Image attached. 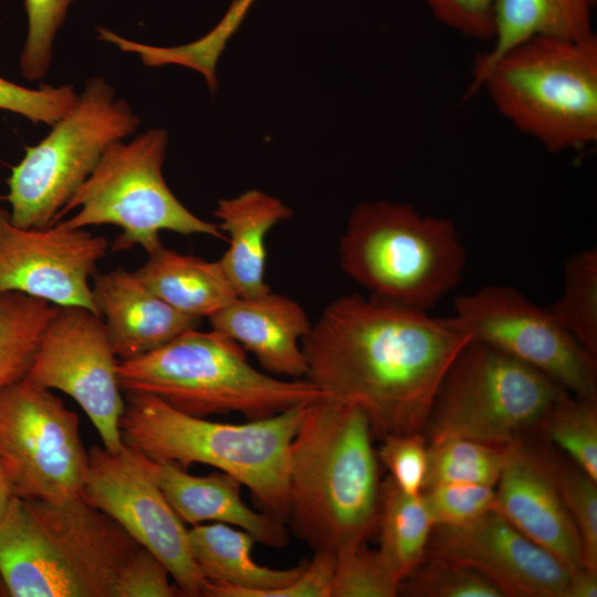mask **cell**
<instances>
[{"mask_svg":"<svg viewBox=\"0 0 597 597\" xmlns=\"http://www.w3.org/2000/svg\"><path fill=\"white\" fill-rule=\"evenodd\" d=\"M470 342L453 316L350 294L323 310L301 345L305 378L359 407L383 439L423 432L443 378Z\"/></svg>","mask_w":597,"mask_h":597,"instance_id":"1","label":"cell"},{"mask_svg":"<svg viewBox=\"0 0 597 597\" xmlns=\"http://www.w3.org/2000/svg\"><path fill=\"white\" fill-rule=\"evenodd\" d=\"M373 430L356 405L307 404L289 462V530L314 552L366 543L377 532L381 482Z\"/></svg>","mask_w":597,"mask_h":597,"instance_id":"2","label":"cell"},{"mask_svg":"<svg viewBox=\"0 0 597 597\" xmlns=\"http://www.w3.org/2000/svg\"><path fill=\"white\" fill-rule=\"evenodd\" d=\"M139 547L82 498L14 496L0 519V577L13 597H114L122 567Z\"/></svg>","mask_w":597,"mask_h":597,"instance_id":"3","label":"cell"},{"mask_svg":"<svg viewBox=\"0 0 597 597\" xmlns=\"http://www.w3.org/2000/svg\"><path fill=\"white\" fill-rule=\"evenodd\" d=\"M125 394L124 443L151 460L184 468L202 463L229 473L250 490L261 512L286 522L290 449L307 404L224 423L187 415L148 394Z\"/></svg>","mask_w":597,"mask_h":597,"instance_id":"4","label":"cell"},{"mask_svg":"<svg viewBox=\"0 0 597 597\" xmlns=\"http://www.w3.org/2000/svg\"><path fill=\"white\" fill-rule=\"evenodd\" d=\"M118 378L124 392L148 394L201 418L237 412L262 419L329 395L306 378L280 379L255 369L241 345L213 329L190 328L119 360Z\"/></svg>","mask_w":597,"mask_h":597,"instance_id":"5","label":"cell"},{"mask_svg":"<svg viewBox=\"0 0 597 597\" xmlns=\"http://www.w3.org/2000/svg\"><path fill=\"white\" fill-rule=\"evenodd\" d=\"M467 254L454 224L407 203L365 202L339 242L343 271L374 296L428 311L460 282Z\"/></svg>","mask_w":597,"mask_h":597,"instance_id":"6","label":"cell"},{"mask_svg":"<svg viewBox=\"0 0 597 597\" xmlns=\"http://www.w3.org/2000/svg\"><path fill=\"white\" fill-rule=\"evenodd\" d=\"M498 111L547 150L597 139V39L536 38L502 55L483 77Z\"/></svg>","mask_w":597,"mask_h":597,"instance_id":"7","label":"cell"},{"mask_svg":"<svg viewBox=\"0 0 597 597\" xmlns=\"http://www.w3.org/2000/svg\"><path fill=\"white\" fill-rule=\"evenodd\" d=\"M167 144V133L151 128L109 145L55 222L69 229L121 228L113 252L139 245L150 253L163 245L161 231L226 240L218 224L193 214L169 189L163 176Z\"/></svg>","mask_w":597,"mask_h":597,"instance_id":"8","label":"cell"},{"mask_svg":"<svg viewBox=\"0 0 597 597\" xmlns=\"http://www.w3.org/2000/svg\"><path fill=\"white\" fill-rule=\"evenodd\" d=\"M565 394L535 368L471 341L443 378L422 433L428 444L468 439L505 447Z\"/></svg>","mask_w":597,"mask_h":597,"instance_id":"9","label":"cell"},{"mask_svg":"<svg viewBox=\"0 0 597 597\" xmlns=\"http://www.w3.org/2000/svg\"><path fill=\"white\" fill-rule=\"evenodd\" d=\"M138 125L128 103L116 100L104 78L87 80L74 106L12 167L4 197L11 222L20 228L52 226L107 147Z\"/></svg>","mask_w":597,"mask_h":597,"instance_id":"10","label":"cell"},{"mask_svg":"<svg viewBox=\"0 0 597 597\" xmlns=\"http://www.w3.org/2000/svg\"><path fill=\"white\" fill-rule=\"evenodd\" d=\"M0 463L18 498L54 503L82 498L90 458L77 415L27 378L1 389Z\"/></svg>","mask_w":597,"mask_h":597,"instance_id":"11","label":"cell"},{"mask_svg":"<svg viewBox=\"0 0 597 597\" xmlns=\"http://www.w3.org/2000/svg\"><path fill=\"white\" fill-rule=\"evenodd\" d=\"M471 341L488 344L541 371L569 395L597 402L596 355L546 310L505 285L458 296L454 315Z\"/></svg>","mask_w":597,"mask_h":597,"instance_id":"12","label":"cell"},{"mask_svg":"<svg viewBox=\"0 0 597 597\" xmlns=\"http://www.w3.org/2000/svg\"><path fill=\"white\" fill-rule=\"evenodd\" d=\"M82 499L113 519L167 567L182 596H203L207 579L191 554L188 530L158 486L149 459L124 443L88 450Z\"/></svg>","mask_w":597,"mask_h":597,"instance_id":"13","label":"cell"},{"mask_svg":"<svg viewBox=\"0 0 597 597\" xmlns=\"http://www.w3.org/2000/svg\"><path fill=\"white\" fill-rule=\"evenodd\" d=\"M118 364L97 313L57 306L25 378L75 400L98 432L102 446L116 452L124 444L121 419L125 410Z\"/></svg>","mask_w":597,"mask_h":597,"instance_id":"14","label":"cell"},{"mask_svg":"<svg viewBox=\"0 0 597 597\" xmlns=\"http://www.w3.org/2000/svg\"><path fill=\"white\" fill-rule=\"evenodd\" d=\"M107 249L105 238L60 222L45 228L17 227L9 211L0 208V291L98 314L90 281Z\"/></svg>","mask_w":597,"mask_h":597,"instance_id":"15","label":"cell"},{"mask_svg":"<svg viewBox=\"0 0 597 597\" xmlns=\"http://www.w3.org/2000/svg\"><path fill=\"white\" fill-rule=\"evenodd\" d=\"M428 557L473 569L504 597H567L569 572L498 510L453 526H433Z\"/></svg>","mask_w":597,"mask_h":597,"instance_id":"16","label":"cell"},{"mask_svg":"<svg viewBox=\"0 0 597 597\" xmlns=\"http://www.w3.org/2000/svg\"><path fill=\"white\" fill-rule=\"evenodd\" d=\"M496 510L522 534L553 554L569 574L584 567L582 544L546 449L522 437L505 446L494 486Z\"/></svg>","mask_w":597,"mask_h":597,"instance_id":"17","label":"cell"},{"mask_svg":"<svg viewBox=\"0 0 597 597\" xmlns=\"http://www.w3.org/2000/svg\"><path fill=\"white\" fill-rule=\"evenodd\" d=\"M208 320L211 329L252 353L268 374L290 379L306 377L301 343L312 324L296 301L271 291L253 297L238 296Z\"/></svg>","mask_w":597,"mask_h":597,"instance_id":"18","label":"cell"},{"mask_svg":"<svg viewBox=\"0 0 597 597\" xmlns=\"http://www.w3.org/2000/svg\"><path fill=\"white\" fill-rule=\"evenodd\" d=\"M92 294L119 360L147 354L201 323L176 311L123 268L95 273Z\"/></svg>","mask_w":597,"mask_h":597,"instance_id":"19","label":"cell"},{"mask_svg":"<svg viewBox=\"0 0 597 597\" xmlns=\"http://www.w3.org/2000/svg\"><path fill=\"white\" fill-rule=\"evenodd\" d=\"M149 468L184 523L192 526L206 522L224 523L247 531L256 542L270 547L283 548L289 544L286 524L249 507L241 498L243 484L233 475L222 471L193 475L169 460L149 459Z\"/></svg>","mask_w":597,"mask_h":597,"instance_id":"20","label":"cell"},{"mask_svg":"<svg viewBox=\"0 0 597 597\" xmlns=\"http://www.w3.org/2000/svg\"><path fill=\"white\" fill-rule=\"evenodd\" d=\"M193 559L207 579L203 596L276 597L305 569L307 559L285 569L258 564L255 538L224 523H203L188 530Z\"/></svg>","mask_w":597,"mask_h":597,"instance_id":"21","label":"cell"},{"mask_svg":"<svg viewBox=\"0 0 597 597\" xmlns=\"http://www.w3.org/2000/svg\"><path fill=\"white\" fill-rule=\"evenodd\" d=\"M292 213L280 199L258 189L218 201L213 214L230 243L219 262L238 296L253 297L271 291L265 282L266 234Z\"/></svg>","mask_w":597,"mask_h":597,"instance_id":"22","label":"cell"},{"mask_svg":"<svg viewBox=\"0 0 597 597\" xmlns=\"http://www.w3.org/2000/svg\"><path fill=\"white\" fill-rule=\"evenodd\" d=\"M591 8L593 0H496L493 46L476 59L468 96L479 91L483 77L502 55L524 42L591 36Z\"/></svg>","mask_w":597,"mask_h":597,"instance_id":"23","label":"cell"},{"mask_svg":"<svg viewBox=\"0 0 597 597\" xmlns=\"http://www.w3.org/2000/svg\"><path fill=\"white\" fill-rule=\"evenodd\" d=\"M135 274L168 305L195 318L209 317L238 297L219 260L205 261L164 245L148 253Z\"/></svg>","mask_w":597,"mask_h":597,"instance_id":"24","label":"cell"},{"mask_svg":"<svg viewBox=\"0 0 597 597\" xmlns=\"http://www.w3.org/2000/svg\"><path fill=\"white\" fill-rule=\"evenodd\" d=\"M433 526L421 493H405L390 476L381 482L379 551L401 582L426 559Z\"/></svg>","mask_w":597,"mask_h":597,"instance_id":"25","label":"cell"},{"mask_svg":"<svg viewBox=\"0 0 597 597\" xmlns=\"http://www.w3.org/2000/svg\"><path fill=\"white\" fill-rule=\"evenodd\" d=\"M56 308L33 296L0 291V390L25 378Z\"/></svg>","mask_w":597,"mask_h":597,"instance_id":"26","label":"cell"},{"mask_svg":"<svg viewBox=\"0 0 597 597\" xmlns=\"http://www.w3.org/2000/svg\"><path fill=\"white\" fill-rule=\"evenodd\" d=\"M254 0H233L221 21L206 35L190 43L161 48L124 39L113 31L106 34V41L121 51L136 53L146 66L176 64L201 73L214 92L218 82L216 66L231 35L238 30Z\"/></svg>","mask_w":597,"mask_h":597,"instance_id":"27","label":"cell"},{"mask_svg":"<svg viewBox=\"0 0 597 597\" xmlns=\"http://www.w3.org/2000/svg\"><path fill=\"white\" fill-rule=\"evenodd\" d=\"M556 322L588 352L597 355V250L567 260L561 297L547 308Z\"/></svg>","mask_w":597,"mask_h":597,"instance_id":"28","label":"cell"},{"mask_svg":"<svg viewBox=\"0 0 597 597\" xmlns=\"http://www.w3.org/2000/svg\"><path fill=\"white\" fill-rule=\"evenodd\" d=\"M504 453L505 447L468 439L429 443L423 489L448 483L494 488L502 471Z\"/></svg>","mask_w":597,"mask_h":597,"instance_id":"29","label":"cell"},{"mask_svg":"<svg viewBox=\"0 0 597 597\" xmlns=\"http://www.w3.org/2000/svg\"><path fill=\"white\" fill-rule=\"evenodd\" d=\"M545 439L597 481V402L565 394L536 426Z\"/></svg>","mask_w":597,"mask_h":597,"instance_id":"30","label":"cell"},{"mask_svg":"<svg viewBox=\"0 0 597 597\" xmlns=\"http://www.w3.org/2000/svg\"><path fill=\"white\" fill-rule=\"evenodd\" d=\"M400 585L379 549L360 543L335 552L332 597H396Z\"/></svg>","mask_w":597,"mask_h":597,"instance_id":"31","label":"cell"},{"mask_svg":"<svg viewBox=\"0 0 597 597\" xmlns=\"http://www.w3.org/2000/svg\"><path fill=\"white\" fill-rule=\"evenodd\" d=\"M410 597H504L484 576L441 558L428 557L400 585Z\"/></svg>","mask_w":597,"mask_h":597,"instance_id":"32","label":"cell"},{"mask_svg":"<svg viewBox=\"0 0 597 597\" xmlns=\"http://www.w3.org/2000/svg\"><path fill=\"white\" fill-rule=\"evenodd\" d=\"M548 458L579 535L583 565L597 573V481L576 464L561 461L555 453L548 452Z\"/></svg>","mask_w":597,"mask_h":597,"instance_id":"33","label":"cell"},{"mask_svg":"<svg viewBox=\"0 0 597 597\" xmlns=\"http://www.w3.org/2000/svg\"><path fill=\"white\" fill-rule=\"evenodd\" d=\"M74 0H24L28 34L20 55V71L24 78L43 77L52 61V44Z\"/></svg>","mask_w":597,"mask_h":597,"instance_id":"34","label":"cell"},{"mask_svg":"<svg viewBox=\"0 0 597 597\" xmlns=\"http://www.w3.org/2000/svg\"><path fill=\"white\" fill-rule=\"evenodd\" d=\"M421 494L434 526L461 525L496 510L495 490L488 485L437 484Z\"/></svg>","mask_w":597,"mask_h":597,"instance_id":"35","label":"cell"},{"mask_svg":"<svg viewBox=\"0 0 597 597\" xmlns=\"http://www.w3.org/2000/svg\"><path fill=\"white\" fill-rule=\"evenodd\" d=\"M72 85L42 84L29 88L0 77V109L22 115L33 123L55 124L76 103Z\"/></svg>","mask_w":597,"mask_h":597,"instance_id":"36","label":"cell"},{"mask_svg":"<svg viewBox=\"0 0 597 597\" xmlns=\"http://www.w3.org/2000/svg\"><path fill=\"white\" fill-rule=\"evenodd\" d=\"M378 459L389 470V476L407 494L421 493L425 484L428 443L422 433L392 434L381 439Z\"/></svg>","mask_w":597,"mask_h":597,"instance_id":"37","label":"cell"},{"mask_svg":"<svg viewBox=\"0 0 597 597\" xmlns=\"http://www.w3.org/2000/svg\"><path fill=\"white\" fill-rule=\"evenodd\" d=\"M170 574L151 552L139 547L124 564L114 597H176L181 590L169 580Z\"/></svg>","mask_w":597,"mask_h":597,"instance_id":"38","label":"cell"},{"mask_svg":"<svg viewBox=\"0 0 597 597\" xmlns=\"http://www.w3.org/2000/svg\"><path fill=\"white\" fill-rule=\"evenodd\" d=\"M432 13L448 27L479 40H492L496 0H426Z\"/></svg>","mask_w":597,"mask_h":597,"instance_id":"39","label":"cell"},{"mask_svg":"<svg viewBox=\"0 0 597 597\" xmlns=\"http://www.w3.org/2000/svg\"><path fill=\"white\" fill-rule=\"evenodd\" d=\"M597 573L582 567L569 574L567 597H596Z\"/></svg>","mask_w":597,"mask_h":597,"instance_id":"40","label":"cell"},{"mask_svg":"<svg viewBox=\"0 0 597 597\" xmlns=\"http://www.w3.org/2000/svg\"><path fill=\"white\" fill-rule=\"evenodd\" d=\"M13 489L11 483L0 463V519L8 509L11 500L14 498Z\"/></svg>","mask_w":597,"mask_h":597,"instance_id":"41","label":"cell"},{"mask_svg":"<svg viewBox=\"0 0 597 597\" xmlns=\"http://www.w3.org/2000/svg\"><path fill=\"white\" fill-rule=\"evenodd\" d=\"M3 199L2 197H0V200Z\"/></svg>","mask_w":597,"mask_h":597,"instance_id":"42","label":"cell"}]
</instances>
